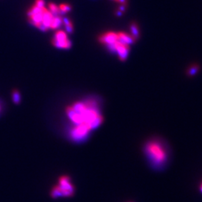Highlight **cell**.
Listing matches in <instances>:
<instances>
[{
	"instance_id": "cell-6",
	"label": "cell",
	"mask_w": 202,
	"mask_h": 202,
	"mask_svg": "<svg viewBox=\"0 0 202 202\" xmlns=\"http://www.w3.org/2000/svg\"><path fill=\"white\" fill-rule=\"evenodd\" d=\"M59 183L58 185L61 197H71L75 192V189L71 183V179L68 176H62L59 180Z\"/></svg>"
},
{
	"instance_id": "cell-5",
	"label": "cell",
	"mask_w": 202,
	"mask_h": 202,
	"mask_svg": "<svg viewBox=\"0 0 202 202\" xmlns=\"http://www.w3.org/2000/svg\"><path fill=\"white\" fill-rule=\"evenodd\" d=\"M52 44L59 49L68 50L72 46L71 41L67 37V34L63 30H57L54 34V36L51 40Z\"/></svg>"
},
{
	"instance_id": "cell-10",
	"label": "cell",
	"mask_w": 202,
	"mask_h": 202,
	"mask_svg": "<svg viewBox=\"0 0 202 202\" xmlns=\"http://www.w3.org/2000/svg\"><path fill=\"white\" fill-rule=\"evenodd\" d=\"M59 11H60L61 14H64L66 13H68L71 10V5L67 4V3H62L59 6Z\"/></svg>"
},
{
	"instance_id": "cell-8",
	"label": "cell",
	"mask_w": 202,
	"mask_h": 202,
	"mask_svg": "<svg viewBox=\"0 0 202 202\" xmlns=\"http://www.w3.org/2000/svg\"><path fill=\"white\" fill-rule=\"evenodd\" d=\"M48 8L49 11H50V12L52 13V14L62 15L60 13V11H59V6H58L56 4H55V3H52V2L50 3V4L48 5V8Z\"/></svg>"
},
{
	"instance_id": "cell-9",
	"label": "cell",
	"mask_w": 202,
	"mask_h": 202,
	"mask_svg": "<svg viewBox=\"0 0 202 202\" xmlns=\"http://www.w3.org/2000/svg\"><path fill=\"white\" fill-rule=\"evenodd\" d=\"M130 31H131V34H130V35L136 40V39L139 38V30L138 26H137V25L135 24V23H133V24L130 25Z\"/></svg>"
},
{
	"instance_id": "cell-2",
	"label": "cell",
	"mask_w": 202,
	"mask_h": 202,
	"mask_svg": "<svg viewBox=\"0 0 202 202\" xmlns=\"http://www.w3.org/2000/svg\"><path fill=\"white\" fill-rule=\"evenodd\" d=\"M27 18L30 24L42 32L58 29L63 23L62 15H54L44 6L34 4L27 11Z\"/></svg>"
},
{
	"instance_id": "cell-14",
	"label": "cell",
	"mask_w": 202,
	"mask_h": 202,
	"mask_svg": "<svg viewBox=\"0 0 202 202\" xmlns=\"http://www.w3.org/2000/svg\"><path fill=\"white\" fill-rule=\"evenodd\" d=\"M200 189H201V192H202V183H201V188H200Z\"/></svg>"
},
{
	"instance_id": "cell-13",
	"label": "cell",
	"mask_w": 202,
	"mask_h": 202,
	"mask_svg": "<svg viewBox=\"0 0 202 202\" xmlns=\"http://www.w3.org/2000/svg\"><path fill=\"white\" fill-rule=\"evenodd\" d=\"M113 1L116 2H118L120 3L121 6H127V0H113Z\"/></svg>"
},
{
	"instance_id": "cell-15",
	"label": "cell",
	"mask_w": 202,
	"mask_h": 202,
	"mask_svg": "<svg viewBox=\"0 0 202 202\" xmlns=\"http://www.w3.org/2000/svg\"><path fill=\"white\" fill-rule=\"evenodd\" d=\"M130 202H133V201H130Z\"/></svg>"
},
{
	"instance_id": "cell-12",
	"label": "cell",
	"mask_w": 202,
	"mask_h": 202,
	"mask_svg": "<svg viewBox=\"0 0 202 202\" xmlns=\"http://www.w3.org/2000/svg\"><path fill=\"white\" fill-rule=\"evenodd\" d=\"M198 67L196 65H194L192 66V67H191L189 70V71H188V74H189V75H195V74H196L197 71H198Z\"/></svg>"
},
{
	"instance_id": "cell-7",
	"label": "cell",
	"mask_w": 202,
	"mask_h": 202,
	"mask_svg": "<svg viewBox=\"0 0 202 202\" xmlns=\"http://www.w3.org/2000/svg\"><path fill=\"white\" fill-rule=\"evenodd\" d=\"M62 25H64V28H65V32L67 33H72L73 31H74V24H73V23L69 18L63 17V23H62Z\"/></svg>"
},
{
	"instance_id": "cell-4",
	"label": "cell",
	"mask_w": 202,
	"mask_h": 202,
	"mask_svg": "<svg viewBox=\"0 0 202 202\" xmlns=\"http://www.w3.org/2000/svg\"><path fill=\"white\" fill-rule=\"evenodd\" d=\"M145 151L149 160L157 167L164 165L167 160V151L165 145L159 140L149 141L145 145Z\"/></svg>"
},
{
	"instance_id": "cell-3",
	"label": "cell",
	"mask_w": 202,
	"mask_h": 202,
	"mask_svg": "<svg viewBox=\"0 0 202 202\" xmlns=\"http://www.w3.org/2000/svg\"><path fill=\"white\" fill-rule=\"evenodd\" d=\"M99 42L117 54L120 61H125L129 55L130 45L135 40L130 34L119 32H106L100 35Z\"/></svg>"
},
{
	"instance_id": "cell-11",
	"label": "cell",
	"mask_w": 202,
	"mask_h": 202,
	"mask_svg": "<svg viewBox=\"0 0 202 202\" xmlns=\"http://www.w3.org/2000/svg\"><path fill=\"white\" fill-rule=\"evenodd\" d=\"M12 100L15 104H19L21 101V95L18 90L14 89L12 91Z\"/></svg>"
},
{
	"instance_id": "cell-1",
	"label": "cell",
	"mask_w": 202,
	"mask_h": 202,
	"mask_svg": "<svg viewBox=\"0 0 202 202\" xmlns=\"http://www.w3.org/2000/svg\"><path fill=\"white\" fill-rule=\"evenodd\" d=\"M65 112L73 127H82L89 133L103 121L98 103L93 99L76 102L66 107Z\"/></svg>"
}]
</instances>
